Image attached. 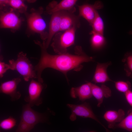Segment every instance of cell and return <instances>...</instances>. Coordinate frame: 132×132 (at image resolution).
I'll use <instances>...</instances> for the list:
<instances>
[{
	"instance_id": "6da1fadb",
	"label": "cell",
	"mask_w": 132,
	"mask_h": 132,
	"mask_svg": "<svg viewBox=\"0 0 132 132\" xmlns=\"http://www.w3.org/2000/svg\"><path fill=\"white\" fill-rule=\"evenodd\" d=\"M35 43L40 47L41 55L38 64L34 66L38 81L42 83L44 81L41 77L43 71L47 68H51L60 71L65 75L68 83L67 73L71 70L79 71L81 69L84 63L93 61L94 58L87 55L81 47L77 46L75 48V54L66 53L56 55H51L47 51L43 42L34 41Z\"/></svg>"
},
{
	"instance_id": "7a4b0ae2",
	"label": "cell",
	"mask_w": 132,
	"mask_h": 132,
	"mask_svg": "<svg viewBox=\"0 0 132 132\" xmlns=\"http://www.w3.org/2000/svg\"><path fill=\"white\" fill-rule=\"evenodd\" d=\"M10 69L18 72L26 81L30 79L37 78V76L34 66L27 56L26 54L23 52L19 53L17 59L9 61Z\"/></svg>"
},
{
	"instance_id": "3957f363",
	"label": "cell",
	"mask_w": 132,
	"mask_h": 132,
	"mask_svg": "<svg viewBox=\"0 0 132 132\" xmlns=\"http://www.w3.org/2000/svg\"><path fill=\"white\" fill-rule=\"evenodd\" d=\"M77 28L73 27L63 33L58 32L55 35L52 40L51 46L55 53L60 54L67 53V48L74 43Z\"/></svg>"
},
{
	"instance_id": "277c9868",
	"label": "cell",
	"mask_w": 132,
	"mask_h": 132,
	"mask_svg": "<svg viewBox=\"0 0 132 132\" xmlns=\"http://www.w3.org/2000/svg\"><path fill=\"white\" fill-rule=\"evenodd\" d=\"M48 120L46 113H41L35 111L28 103L23 105L20 120L26 122L33 129L38 123H48Z\"/></svg>"
},
{
	"instance_id": "5b68a950",
	"label": "cell",
	"mask_w": 132,
	"mask_h": 132,
	"mask_svg": "<svg viewBox=\"0 0 132 132\" xmlns=\"http://www.w3.org/2000/svg\"><path fill=\"white\" fill-rule=\"evenodd\" d=\"M67 106L71 110V113L70 116V120L73 121L75 120L77 116L84 118H89L94 120L100 124L107 132L110 130L103 125L99 120L93 113L89 104L85 102L80 105L68 104Z\"/></svg>"
},
{
	"instance_id": "8992f818",
	"label": "cell",
	"mask_w": 132,
	"mask_h": 132,
	"mask_svg": "<svg viewBox=\"0 0 132 132\" xmlns=\"http://www.w3.org/2000/svg\"><path fill=\"white\" fill-rule=\"evenodd\" d=\"M46 87V84L32 79L28 87V96L25 97L24 100L31 107L40 105L43 102L42 99L40 97L41 93Z\"/></svg>"
},
{
	"instance_id": "52a82bcc",
	"label": "cell",
	"mask_w": 132,
	"mask_h": 132,
	"mask_svg": "<svg viewBox=\"0 0 132 132\" xmlns=\"http://www.w3.org/2000/svg\"><path fill=\"white\" fill-rule=\"evenodd\" d=\"M29 27L33 32L40 34L41 39L45 41L48 33L45 32L46 27V23L40 12L34 11L29 14L27 18Z\"/></svg>"
},
{
	"instance_id": "ba28073f",
	"label": "cell",
	"mask_w": 132,
	"mask_h": 132,
	"mask_svg": "<svg viewBox=\"0 0 132 132\" xmlns=\"http://www.w3.org/2000/svg\"><path fill=\"white\" fill-rule=\"evenodd\" d=\"M21 81V78L18 77L1 83L0 86V93L9 95L12 101L18 100L21 98V95L17 90V88Z\"/></svg>"
},
{
	"instance_id": "9c48e42d",
	"label": "cell",
	"mask_w": 132,
	"mask_h": 132,
	"mask_svg": "<svg viewBox=\"0 0 132 132\" xmlns=\"http://www.w3.org/2000/svg\"><path fill=\"white\" fill-rule=\"evenodd\" d=\"M75 11V9L62 11L59 32L65 31L73 27H79V16L74 14Z\"/></svg>"
},
{
	"instance_id": "30bf717a",
	"label": "cell",
	"mask_w": 132,
	"mask_h": 132,
	"mask_svg": "<svg viewBox=\"0 0 132 132\" xmlns=\"http://www.w3.org/2000/svg\"><path fill=\"white\" fill-rule=\"evenodd\" d=\"M78 6L79 16L85 18L91 25L95 17L97 10L102 8L103 5L101 2L98 1L93 4H86Z\"/></svg>"
},
{
	"instance_id": "8fae6325",
	"label": "cell",
	"mask_w": 132,
	"mask_h": 132,
	"mask_svg": "<svg viewBox=\"0 0 132 132\" xmlns=\"http://www.w3.org/2000/svg\"><path fill=\"white\" fill-rule=\"evenodd\" d=\"M62 12V11H60L54 12L51 14L47 37L46 40L43 41L47 49L48 47L54 36L59 32Z\"/></svg>"
},
{
	"instance_id": "7c38bea8",
	"label": "cell",
	"mask_w": 132,
	"mask_h": 132,
	"mask_svg": "<svg viewBox=\"0 0 132 132\" xmlns=\"http://www.w3.org/2000/svg\"><path fill=\"white\" fill-rule=\"evenodd\" d=\"M21 19L14 12L10 11L4 12L0 17V26L2 28L17 29L20 27Z\"/></svg>"
},
{
	"instance_id": "4fadbf2b",
	"label": "cell",
	"mask_w": 132,
	"mask_h": 132,
	"mask_svg": "<svg viewBox=\"0 0 132 132\" xmlns=\"http://www.w3.org/2000/svg\"><path fill=\"white\" fill-rule=\"evenodd\" d=\"M70 94L74 98H78L80 100L84 101L91 98L93 96L91 87V83L88 82L76 87L72 88Z\"/></svg>"
},
{
	"instance_id": "5bb4252c",
	"label": "cell",
	"mask_w": 132,
	"mask_h": 132,
	"mask_svg": "<svg viewBox=\"0 0 132 132\" xmlns=\"http://www.w3.org/2000/svg\"><path fill=\"white\" fill-rule=\"evenodd\" d=\"M91 91L93 96L97 100V106L100 107L104 98H108L111 96V91L108 87L104 84L100 86L91 83Z\"/></svg>"
},
{
	"instance_id": "9a60e30c",
	"label": "cell",
	"mask_w": 132,
	"mask_h": 132,
	"mask_svg": "<svg viewBox=\"0 0 132 132\" xmlns=\"http://www.w3.org/2000/svg\"><path fill=\"white\" fill-rule=\"evenodd\" d=\"M111 64V62L104 63H98L92 81L95 83H101L112 81L109 77L107 71L108 67Z\"/></svg>"
},
{
	"instance_id": "2e32d148",
	"label": "cell",
	"mask_w": 132,
	"mask_h": 132,
	"mask_svg": "<svg viewBox=\"0 0 132 132\" xmlns=\"http://www.w3.org/2000/svg\"><path fill=\"white\" fill-rule=\"evenodd\" d=\"M124 110L120 109L118 110H109L106 111L103 118L108 123V127L112 129L114 125L121 121L125 117Z\"/></svg>"
},
{
	"instance_id": "e0dca14e",
	"label": "cell",
	"mask_w": 132,
	"mask_h": 132,
	"mask_svg": "<svg viewBox=\"0 0 132 132\" xmlns=\"http://www.w3.org/2000/svg\"><path fill=\"white\" fill-rule=\"evenodd\" d=\"M78 0H62L58 3H56L47 11V13L51 14L58 11L75 10L74 6Z\"/></svg>"
},
{
	"instance_id": "ac0fdd59",
	"label": "cell",
	"mask_w": 132,
	"mask_h": 132,
	"mask_svg": "<svg viewBox=\"0 0 132 132\" xmlns=\"http://www.w3.org/2000/svg\"><path fill=\"white\" fill-rule=\"evenodd\" d=\"M90 34L92 35L90 39V43L92 48L96 50L99 49L105 44L106 40L103 35L95 33L91 31Z\"/></svg>"
},
{
	"instance_id": "d6986e66",
	"label": "cell",
	"mask_w": 132,
	"mask_h": 132,
	"mask_svg": "<svg viewBox=\"0 0 132 132\" xmlns=\"http://www.w3.org/2000/svg\"><path fill=\"white\" fill-rule=\"evenodd\" d=\"M120 128L132 131V108L128 110L127 115L120 122L115 125L112 129Z\"/></svg>"
},
{
	"instance_id": "ffe728a7",
	"label": "cell",
	"mask_w": 132,
	"mask_h": 132,
	"mask_svg": "<svg viewBox=\"0 0 132 132\" xmlns=\"http://www.w3.org/2000/svg\"><path fill=\"white\" fill-rule=\"evenodd\" d=\"M91 26L93 32L103 35L104 25L103 21L97 11Z\"/></svg>"
},
{
	"instance_id": "44dd1931",
	"label": "cell",
	"mask_w": 132,
	"mask_h": 132,
	"mask_svg": "<svg viewBox=\"0 0 132 132\" xmlns=\"http://www.w3.org/2000/svg\"><path fill=\"white\" fill-rule=\"evenodd\" d=\"M127 76L132 78V54L126 55L122 60Z\"/></svg>"
},
{
	"instance_id": "7402d4cb",
	"label": "cell",
	"mask_w": 132,
	"mask_h": 132,
	"mask_svg": "<svg viewBox=\"0 0 132 132\" xmlns=\"http://www.w3.org/2000/svg\"><path fill=\"white\" fill-rule=\"evenodd\" d=\"M16 124V120L13 118L10 117L0 121V127L2 129L9 130L13 128Z\"/></svg>"
},
{
	"instance_id": "603a6c76",
	"label": "cell",
	"mask_w": 132,
	"mask_h": 132,
	"mask_svg": "<svg viewBox=\"0 0 132 132\" xmlns=\"http://www.w3.org/2000/svg\"><path fill=\"white\" fill-rule=\"evenodd\" d=\"M116 88L120 92L124 93L131 90V84L128 81H119L115 82Z\"/></svg>"
},
{
	"instance_id": "cb8c5ba5",
	"label": "cell",
	"mask_w": 132,
	"mask_h": 132,
	"mask_svg": "<svg viewBox=\"0 0 132 132\" xmlns=\"http://www.w3.org/2000/svg\"><path fill=\"white\" fill-rule=\"evenodd\" d=\"M9 4L21 12H23L27 10V7L22 0H10Z\"/></svg>"
},
{
	"instance_id": "d4e9b609",
	"label": "cell",
	"mask_w": 132,
	"mask_h": 132,
	"mask_svg": "<svg viewBox=\"0 0 132 132\" xmlns=\"http://www.w3.org/2000/svg\"><path fill=\"white\" fill-rule=\"evenodd\" d=\"M33 128L25 121L20 120L18 127L15 131L17 132H28Z\"/></svg>"
},
{
	"instance_id": "484cf974",
	"label": "cell",
	"mask_w": 132,
	"mask_h": 132,
	"mask_svg": "<svg viewBox=\"0 0 132 132\" xmlns=\"http://www.w3.org/2000/svg\"><path fill=\"white\" fill-rule=\"evenodd\" d=\"M3 57L0 56V77L2 78L4 74L9 69H10L9 65L8 64L5 63L2 61Z\"/></svg>"
},
{
	"instance_id": "4316f807",
	"label": "cell",
	"mask_w": 132,
	"mask_h": 132,
	"mask_svg": "<svg viewBox=\"0 0 132 132\" xmlns=\"http://www.w3.org/2000/svg\"><path fill=\"white\" fill-rule=\"evenodd\" d=\"M126 100L129 104L132 107V91L129 90L124 93Z\"/></svg>"
},
{
	"instance_id": "83f0119b",
	"label": "cell",
	"mask_w": 132,
	"mask_h": 132,
	"mask_svg": "<svg viewBox=\"0 0 132 132\" xmlns=\"http://www.w3.org/2000/svg\"><path fill=\"white\" fill-rule=\"evenodd\" d=\"M10 0H0V5L4 6L7 4H9Z\"/></svg>"
},
{
	"instance_id": "f1b7e54d",
	"label": "cell",
	"mask_w": 132,
	"mask_h": 132,
	"mask_svg": "<svg viewBox=\"0 0 132 132\" xmlns=\"http://www.w3.org/2000/svg\"><path fill=\"white\" fill-rule=\"evenodd\" d=\"M130 33L131 34H132V31Z\"/></svg>"
}]
</instances>
